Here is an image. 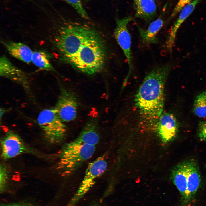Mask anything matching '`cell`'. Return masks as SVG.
Listing matches in <instances>:
<instances>
[{"instance_id":"6da1fadb","label":"cell","mask_w":206,"mask_h":206,"mask_svg":"<svg viewBox=\"0 0 206 206\" xmlns=\"http://www.w3.org/2000/svg\"><path fill=\"white\" fill-rule=\"evenodd\" d=\"M173 66L168 63L154 68L145 77L135 95L136 106L146 119H158L162 114L165 84Z\"/></svg>"},{"instance_id":"7a4b0ae2","label":"cell","mask_w":206,"mask_h":206,"mask_svg":"<svg viewBox=\"0 0 206 206\" xmlns=\"http://www.w3.org/2000/svg\"><path fill=\"white\" fill-rule=\"evenodd\" d=\"M100 38L95 30L87 25L67 22L58 29L53 43L61 58L67 62L85 44Z\"/></svg>"},{"instance_id":"3957f363","label":"cell","mask_w":206,"mask_h":206,"mask_svg":"<svg viewBox=\"0 0 206 206\" xmlns=\"http://www.w3.org/2000/svg\"><path fill=\"white\" fill-rule=\"evenodd\" d=\"M106 59L105 49L100 38L85 44L67 62L80 72L92 75L101 71Z\"/></svg>"},{"instance_id":"277c9868","label":"cell","mask_w":206,"mask_h":206,"mask_svg":"<svg viewBox=\"0 0 206 206\" xmlns=\"http://www.w3.org/2000/svg\"><path fill=\"white\" fill-rule=\"evenodd\" d=\"M95 150V146L75 140L66 143L59 152L58 168L64 176L71 175L92 157Z\"/></svg>"},{"instance_id":"5b68a950","label":"cell","mask_w":206,"mask_h":206,"mask_svg":"<svg viewBox=\"0 0 206 206\" xmlns=\"http://www.w3.org/2000/svg\"><path fill=\"white\" fill-rule=\"evenodd\" d=\"M37 122L44 138L50 143H58L64 140L66 135V127L54 107L41 110L37 116Z\"/></svg>"},{"instance_id":"8992f818","label":"cell","mask_w":206,"mask_h":206,"mask_svg":"<svg viewBox=\"0 0 206 206\" xmlns=\"http://www.w3.org/2000/svg\"><path fill=\"white\" fill-rule=\"evenodd\" d=\"M133 20V17L130 16L121 19L116 18V25L114 31V36L126 58L129 68L128 72L124 80L123 87L126 84L133 69L131 39L128 25Z\"/></svg>"},{"instance_id":"52a82bcc","label":"cell","mask_w":206,"mask_h":206,"mask_svg":"<svg viewBox=\"0 0 206 206\" xmlns=\"http://www.w3.org/2000/svg\"><path fill=\"white\" fill-rule=\"evenodd\" d=\"M79 106L78 99L72 91L62 86L57 100L54 107L60 119L64 122L76 118Z\"/></svg>"},{"instance_id":"ba28073f","label":"cell","mask_w":206,"mask_h":206,"mask_svg":"<svg viewBox=\"0 0 206 206\" xmlns=\"http://www.w3.org/2000/svg\"><path fill=\"white\" fill-rule=\"evenodd\" d=\"M0 75L20 85L30 98L33 97L28 74L15 66L4 55L0 58Z\"/></svg>"},{"instance_id":"9c48e42d","label":"cell","mask_w":206,"mask_h":206,"mask_svg":"<svg viewBox=\"0 0 206 206\" xmlns=\"http://www.w3.org/2000/svg\"><path fill=\"white\" fill-rule=\"evenodd\" d=\"M1 146V156L4 160L11 159L32 151L20 136L11 130L7 131L2 138Z\"/></svg>"},{"instance_id":"30bf717a","label":"cell","mask_w":206,"mask_h":206,"mask_svg":"<svg viewBox=\"0 0 206 206\" xmlns=\"http://www.w3.org/2000/svg\"><path fill=\"white\" fill-rule=\"evenodd\" d=\"M156 127L158 135L164 143L174 139L178 132L179 126L177 120L174 115L170 113L161 114Z\"/></svg>"},{"instance_id":"8fae6325","label":"cell","mask_w":206,"mask_h":206,"mask_svg":"<svg viewBox=\"0 0 206 206\" xmlns=\"http://www.w3.org/2000/svg\"><path fill=\"white\" fill-rule=\"evenodd\" d=\"M188 160L184 161L172 169L170 179L181 195V206H187V183Z\"/></svg>"},{"instance_id":"7c38bea8","label":"cell","mask_w":206,"mask_h":206,"mask_svg":"<svg viewBox=\"0 0 206 206\" xmlns=\"http://www.w3.org/2000/svg\"><path fill=\"white\" fill-rule=\"evenodd\" d=\"M107 163L105 156L100 157L90 163L79 188V191L88 189L94 184L95 179L102 175L106 170Z\"/></svg>"},{"instance_id":"4fadbf2b","label":"cell","mask_w":206,"mask_h":206,"mask_svg":"<svg viewBox=\"0 0 206 206\" xmlns=\"http://www.w3.org/2000/svg\"><path fill=\"white\" fill-rule=\"evenodd\" d=\"M98 121V117L91 116L74 140L82 144L94 146L98 144L100 140Z\"/></svg>"},{"instance_id":"5bb4252c","label":"cell","mask_w":206,"mask_h":206,"mask_svg":"<svg viewBox=\"0 0 206 206\" xmlns=\"http://www.w3.org/2000/svg\"><path fill=\"white\" fill-rule=\"evenodd\" d=\"M201 181L200 173L197 162L193 159L188 160L187 206H189L195 198Z\"/></svg>"},{"instance_id":"9a60e30c","label":"cell","mask_w":206,"mask_h":206,"mask_svg":"<svg viewBox=\"0 0 206 206\" xmlns=\"http://www.w3.org/2000/svg\"><path fill=\"white\" fill-rule=\"evenodd\" d=\"M201 0H194L185 6L181 10L176 21L172 27L167 37L165 46L167 50L171 54L175 46L177 33L182 24L192 13L196 5Z\"/></svg>"},{"instance_id":"2e32d148","label":"cell","mask_w":206,"mask_h":206,"mask_svg":"<svg viewBox=\"0 0 206 206\" xmlns=\"http://www.w3.org/2000/svg\"><path fill=\"white\" fill-rule=\"evenodd\" d=\"M1 43L13 57L27 64L31 62L33 52L26 45L12 41H2Z\"/></svg>"},{"instance_id":"e0dca14e","label":"cell","mask_w":206,"mask_h":206,"mask_svg":"<svg viewBox=\"0 0 206 206\" xmlns=\"http://www.w3.org/2000/svg\"><path fill=\"white\" fill-rule=\"evenodd\" d=\"M135 17L149 23L155 17L157 6L152 0H133Z\"/></svg>"},{"instance_id":"ac0fdd59","label":"cell","mask_w":206,"mask_h":206,"mask_svg":"<svg viewBox=\"0 0 206 206\" xmlns=\"http://www.w3.org/2000/svg\"><path fill=\"white\" fill-rule=\"evenodd\" d=\"M163 23L162 18L160 16L151 23L148 28L146 29L140 27L137 23L136 25L142 43L146 45L158 43L157 34L163 27Z\"/></svg>"},{"instance_id":"d6986e66","label":"cell","mask_w":206,"mask_h":206,"mask_svg":"<svg viewBox=\"0 0 206 206\" xmlns=\"http://www.w3.org/2000/svg\"><path fill=\"white\" fill-rule=\"evenodd\" d=\"M31 61L40 69L55 72L50 63L47 55L42 51H37L33 53Z\"/></svg>"},{"instance_id":"ffe728a7","label":"cell","mask_w":206,"mask_h":206,"mask_svg":"<svg viewBox=\"0 0 206 206\" xmlns=\"http://www.w3.org/2000/svg\"><path fill=\"white\" fill-rule=\"evenodd\" d=\"M193 111L199 117H206V90L196 97L194 102Z\"/></svg>"},{"instance_id":"44dd1931","label":"cell","mask_w":206,"mask_h":206,"mask_svg":"<svg viewBox=\"0 0 206 206\" xmlns=\"http://www.w3.org/2000/svg\"><path fill=\"white\" fill-rule=\"evenodd\" d=\"M70 5L82 18H89L87 13L82 5V0H62Z\"/></svg>"},{"instance_id":"7402d4cb","label":"cell","mask_w":206,"mask_h":206,"mask_svg":"<svg viewBox=\"0 0 206 206\" xmlns=\"http://www.w3.org/2000/svg\"><path fill=\"white\" fill-rule=\"evenodd\" d=\"M9 176V172L7 167L4 164H1L0 166V188L1 191H3L6 186Z\"/></svg>"},{"instance_id":"603a6c76","label":"cell","mask_w":206,"mask_h":206,"mask_svg":"<svg viewBox=\"0 0 206 206\" xmlns=\"http://www.w3.org/2000/svg\"><path fill=\"white\" fill-rule=\"evenodd\" d=\"M197 130V136L200 140L206 142V120L199 122Z\"/></svg>"},{"instance_id":"cb8c5ba5","label":"cell","mask_w":206,"mask_h":206,"mask_svg":"<svg viewBox=\"0 0 206 206\" xmlns=\"http://www.w3.org/2000/svg\"><path fill=\"white\" fill-rule=\"evenodd\" d=\"M191 1V0H179L172 11L171 17H175L185 6L189 4Z\"/></svg>"},{"instance_id":"d4e9b609","label":"cell","mask_w":206,"mask_h":206,"mask_svg":"<svg viewBox=\"0 0 206 206\" xmlns=\"http://www.w3.org/2000/svg\"><path fill=\"white\" fill-rule=\"evenodd\" d=\"M0 120H1V119L3 117V116L5 114V113L7 111V110L6 109H5L3 108H0Z\"/></svg>"},{"instance_id":"484cf974","label":"cell","mask_w":206,"mask_h":206,"mask_svg":"<svg viewBox=\"0 0 206 206\" xmlns=\"http://www.w3.org/2000/svg\"><path fill=\"white\" fill-rule=\"evenodd\" d=\"M6 206H24L20 204H13L11 205H9Z\"/></svg>"},{"instance_id":"4316f807","label":"cell","mask_w":206,"mask_h":206,"mask_svg":"<svg viewBox=\"0 0 206 206\" xmlns=\"http://www.w3.org/2000/svg\"><path fill=\"white\" fill-rule=\"evenodd\" d=\"M86 0V1H87L89 0Z\"/></svg>"},{"instance_id":"83f0119b","label":"cell","mask_w":206,"mask_h":206,"mask_svg":"<svg viewBox=\"0 0 206 206\" xmlns=\"http://www.w3.org/2000/svg\"><path fill=\"white\" fill-rule=\"evenodd\" d=\"M153 0V1H155V0Z\"/></svg>"}]
</instances>
